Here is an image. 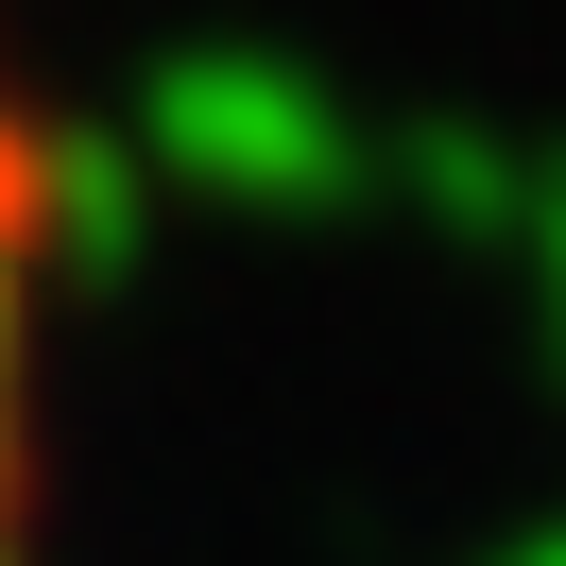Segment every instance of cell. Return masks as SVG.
I'll use <instances>...</instances> for the list:
<instances>
[{
    "label": "cell",
    "instance_id": "obj_1",
    "mask_svg": "<svg viewBox=\"0 0 566 566\" xmlns=\"http://www.w3.org/2000/svg\"><path fill=\"white\" fill-rule=\"evenodd\" d=\"M52 292H70V172L52 104L0 52V566H52Z\"/></svg>",
    "mask_w": 566,
    "mask_h": 566
}]
</instances>
